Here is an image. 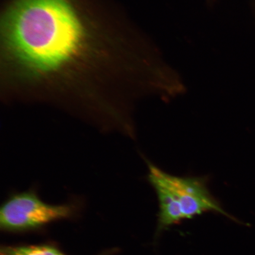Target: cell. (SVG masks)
<instances>
[{
  "mask_svg": "<svg viewBox=\"0 0 255 255\" xmlns=\"http://www.w3.org/2000/svg\"><path fill=\"white\" fill-rule=\"evenodd\" d=\"M6 15V49L25 72L71 71L90 52L91 36L74 0H16Z\"/></svg>",
  "mask_w": 255,
  "mask_h": 255,
  "instance_id": "6da1fadb",
  "label": "cell"
},
{
  "mask_svg": "<svg viewBox=\"0 0 255 255\" xmlns=\"http://www.w3.org/2000/svg\"><path fill=\"white\" fill-rule=\"evenodd\" d=\"M148 181L157 195L158 231L204 213L214 212L236 221L210 192L206 176H178L145 159Z\"/></svg>",
  "mask_w": 255,
  "mask_h": 255,
  "instance_id": "7a4b0ae2",
  "label": "cell"
},
{
  "mask_svg": "<svg viewBox=\"0 0 255 255\" xmlns=\"http://www.w3.org/2000/svg\"><path fill=\"white\" fill-rule=\"evenodd\" d=\"M79 199L59 205L44 202L36 187L9 193L0 207V228L12 233L37 230L52 222L69 219L78 215Z\"/></svg>",
  "mask_w": 255,
  "mask_h": 255,
  "instance_id": "3957f363",
  "label": "cell"
},
{
  "mask_svg": "<svg viewBox=\"0 0 255 255\" xmlns=\"http://www.w3.org/2000/svg\"><path fill=\"white\" fill-rule=\"evenodd\" d=\"M0 255H67L62 251L53 245H23L2 246ZM101 255H108L103 254Z\"/></svg>",
  "mask_w": 255,
  "mask_h": 255,
  "instance_id": "277c9868",
  "label": "cell"
},
{
  "mask_svg": "<svg viewBox=\"0 0 255 255\" xmlns=\"http://www.w3.org/2000/svg\"><path fill=\"white\" fill-rule=\"evenodd\" d=\"M206 1L209 5H213L218 0H206Z\"/></svg>",
  "mask_w": 255,
  "mask_h": 255,
  "instance_id": "5b68a950",
  "label": "cell"
}]
</instances>
